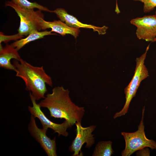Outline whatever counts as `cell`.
<instances>
[{
    "instance_id": "6da1fadb",
    "label": "cell",
    "mask_w": 156,
    "mask_h": 156,
    "mask_svg": "<svg viewBox=\"0 0 156 156\" xmlns=\"http://www.w3.org/2000/svg\"><path fill=\"white\" fill-rule=\"evenodd\" d=\"M70 92L62 86L56 87L39 103L41 107L49 111L51 117L64 119L74 125L81 122L85 113L83 107L74 103L69 95Z\"/></svg>"
},
{
    "instance_id": "7a4b0ae2",
    "label": "cell",
    "mask_w": 156,
    "mask_h": 156,
    "mask_svg": "<svg viewBox=\"0 0 156 156\" xmlns=\"http://www.w3.org/2000/svg\"><path fill=\"white\" fill-rule=\"evenodd\" d=\"M13 63L16 76L23 81L25 90L29 91L36 101L44 98L47 91L46 85L52 87L53 84L51 77L46 73L43 66H34L23 59L20 61L15 60Z\"/></svg>"
},
{
    "instance_id": "3957f363",
    "label": "cell",
    "mask_w": 156,
    "mask_h": 156,
    "mask_svg": "<svg viewBox=\"0 0 156 156\" xmlns=\"http://www.w3.org/2000/svg\"><path fill=\"white\" fill-rule=\"evenodd\" d=\"M5 4V6L13 8L20 18V26L18 30L19 35L27 36L34 31L42 30V23L44 20L41 11H35L34 9L24 8L11 1H7Z\"/></svg>"
},
{
    "instance_id": "277c9868",
    "label": "cell",
    "mask_w": 156,
    "mask_h": 156,
    "mask_svg": "<svg viewBox=\"0 0 156 156\" xmlns=\"http://www.w3.org/2000/svg\"><path fill=\"white\" fill-rule=\"evenodd\" d=\"M149 45V44L147 47L145 52L136 59V66L134 75L130 82L124 90L126 99L125 105L120 111L115 113L113 117L114 119L124 115L127 112L130 102L135 96L141 82L149 76L148 70L144 63Z\"/></svg>"
},
{
    "instance_id": "5b68a950",
    "label": "cell",
    "mask_w": 156,
    "mask_h": 156,
    "mask_svg": "<svg viewBox=\"0 0 156 156\" xmlns=\"http://www.w3.org/2000/svg\"><path fill=\"white\" fill-rule=\"evenodd\" d=\"M145 107L142 109V118L138 130L134 132L121 133L125 142V148L121 153L122 156H130L135 152L145 147L156 149V142L147 138L145 135L143 122Z\"/></svg>"
},
{
    "instance_id": "8992f818",
    "label": "cell",
    "mask_w": 156,
    "mask_h": 156,
    "mask_svg": "<svg viewBox=\"0 0 156 156\" xmlns=\"http://www.w3.org/2000/svg\"><path fill=\"white\" fill-rule=\"evenodd\" d=\"M29 95L32 106H28L29 111L31 115L39 120L42 128L47 130L49 128L51 129L54 131V133H58V136L62 135L65 137L67 136L68 133L67 130L68 128L73 126L72 123L65 120L61 124H57L52 122L45 115L41 110L40 105L37 103L36 100L30 92Z\"/></svg>"
},
{
    "instance_id": "52a82bcc",
    "label": "cell",
    "mask_w": 156,
    "mask_h": 156,
    "mask_svg": "<svg viewBox=\"0 0 156 156\" xmlns=\"http://www.w3.org/2000/svg\"><path fill=\"white\" fill-rule=\"evenodd\" d=\"M75 124L76 136L69 146V150L71 152L73 153V156H83L81 151L83 145L86 143V147L90 148L94 144V137L92 133L96 126L92 125L83 127L81 125V122H77Z\"/></svg>"
},
{
    "instance_id": "ba28073f",
    "label": "cell",
    "mask_w": 156,
    "mask_h": 156,
    "mask_svg": "<svg viewBox=\"0 0 156 156\" xmlns=\"http://www.w3.org/2000/svg\"><path fill=\"white\" fill-rule=\"evenodd\" d=\"M131 24L137 27L136 34L139 39L153 42L156 38V16H145L132 19Z\"/></svg>"
},
{
    "instance_id": "9c48e42d",
    "label": "cell",
    "mask_w": 156,
    "mask_h": 156,
    "mask_svg": "<svg viewBox=\"0 0 156 156\" xmlns=\"http://www.w3.org/2000/svg\"><path fill=\"white\" fill-rule=\"evenodd\" d=\"M28 129L32 136L40 144L48 156H57L55 138L51 139L47 135V130L39 128L35 118L31 115Z\"/></svg>"
},
{
    "instance_id": "30bf717a",
    "label": "cell",
    "mask_w": 156,
    "mask_h": 156,
    "mask_svg": "<svg viewBox=\"0 0 156 156\" xmlns=\"http://www.w3.org/2000/svg\"><path fill=\"white\" fill-rule=\"evenodd\" d=\"M51 12L55 13L60 21L72 28L78 29L79 28L92 29L94 31L97 32L99 35L105 34L108 28V27L105 26L100 27L83 23L76 17L68 14L65 10L62 8H56L54 10L51 11Z\"/></svg>"
},
{
    "instance_id": "8fae6325",
    "label": "cell",
    "mask_w": 156,
    "mask_h": 156,
    "mask_svg": "<svg viewBox=\"0 0 156 156\" xmlns=\"http://www.w3.org/2000/svg\"><path fill=\"white\" fill-rule=\"evenodd\" d=\"M17 49L10 45L7 44L4 47L0 44V66L4 69L15 71L16 68L11 63L12 59L21 61L22 59Z\"/></svg>"
},
{
    "instance_id": "7c38bea8",
    "label": "cell",
    "mask_w": 156,
    "mask_h": 156,
    "mask_svg": "<svg viewBox=\"0 0 156 156\" xmlns=\"http://www.w3.org/2000/svg\"><path fill=\"white\" fill-rule=\"evenodd\" d=\"M48 28L51 29V32H56L62 36L70 34L75 38L78 36L80 32L78 29L70 27L60 20H54L53 22H50L44 20L42 23V30Z\"/></svg>"
},
{
    "instance_id": "4fadbf2b",
    "label": "cell",
    "mask_w": 156,
    "mask_h": 156,
    "mask_svg": "<svg viewBox=\"0 0 156 156\" xmlns=\"http://www.w3.org/2000/svg\"><path fill=\"white\" fill-rule=\"evenodd\" d=\"M51 32V31H34L30 33L26 38L16 40L11 44L18 51L31 42L42 38L46 36L55 34Z\"/></svg>"
},
{
    "instance_id": "5bb4252c",
    "label": "cell",
    "mask_w": 156,
    "mask_h": 156,
    "mask_svg": "<svg viewBox=\"0 0 156 156\" xmlns=\"http://www.w3.org/2000/svg\"><path fill=\"white\" fill-rule=\"evenodd\" d=\"M112 144V142L110 141L99 142L96 145L92 156H111L114 152Z\"/></svg>"
},
{
    "instance_id": "9a60e30c",
    "label": "cell",
    "mask_w": 156,
    "mask_h": 156,
    "mask_svg": "<svg viewBox=\"0 0 156 156\" xmlns=\"http://www.w3.org/2000/svg\"><path fill=\"white\" fill-rule=\"evenodd\" d=\"M14 3L24 8L28 9L37 8L41 11L51 12V10L35 2H31L27 0H11Z\"/></svg>"
},
{
    "instance_id": "2e32d148",
    "label": "cell",
    "mask_w": 156,
    "mask_h": 156,
    "mask_svg": "<svg viewBox=\"0 0 156 156\" xmlns=\"http://www.w3.org/2000/svg\"><path fill=\"white\" fill-rule=\"evenodd\" d=\"M140 1L144 3L143 12L148 13L153 10L156 7V0H133Z\"/></svg>"
},
{
    "instance_id": "e0dca14e",
    "label": "cell",
    "mask_w": 156,
    "mask_h": 156,
    "mask_svg": "<svg viewBox=\"0 0 156 156\" xmlns=\"http://www.w3.org/2000/svg\"><path fill=\"white\" fill-rule=\"evenodd\" d=\"M23 37V36L19 35L18 33L12 36H5L2 33L0 32V43L2 42H7L10 40H16L17 39L21 38Z\"/></svg>"
},
{
    "instance_id": "ac0fdd59",
    "label": "cell",
    "mask_w": 156,
    "mask_h": 156,
    "mask_svg": "<svg viewBox=\"0 0 156 156\" xmlns=\"http://www.w3.org/2000/svg\"><path fill=\"white\" fill-rule=\"evenodd\" d=\"M150 151L148 147H145L138 151L136 153L137 156H150Z\"/></svg>"
},
{
    "instance_id": "d6986e66",
    "label": "cell",
    "mask_w": 156,
    "mask_h": 156,
    "mask_svg": "<svg viewBox=\"0 0 156 156\" xmlns=\"http://www.w3.org/2000/svg\"><path fill=\"white\" fill-rule=\"evenodd\" d=\"M156 41V38L154 39V41H153V42H155Z\"/></svg>"
},
{
    "instance_id": "ffe728a7",
    "label": "cell",
    "mask_w": 156,
    "mask_h": 156,
    "mask_svg": "<svg viewBox=\"0 0 156 156\" xmlns=\"http://www.w3.org/2000/svg\"><path fill=\"white\" fill-rule=\"evenodd\" d=\"M155 16H156V11L155 12Z\"/></svg>"
}]
</instances>
